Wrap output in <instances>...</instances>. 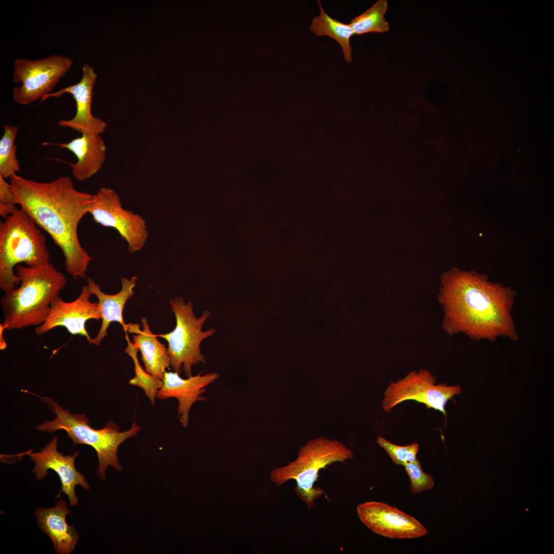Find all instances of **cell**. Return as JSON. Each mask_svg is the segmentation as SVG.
Segmentation results:
<instances>
[{
    "mask_svg": "<svg viewBox=\"0 0 554 554\" xmlns=\"http://www.w3.org/2000/svg\"><path fill=\"white\" fill-rule=\"evenodd\" d=\"M88 286H83L78 297L73 301L66 302L60 295L52 302L45 322L34 329L35 334L42 335L55 327H64L72 335L85 337L90 344L92 339L86 329L88 320L102 318L98 302H92Z\"/></svg>",
    "mask_w": 554,
    "mask_h": 554,
    "instance_id": "8fae6325",
    "label": "cell"
},
{
    "mask_svg": "<svg viewBox=\"0 0 554 554\" xmlns=\"http://www.w3.org/2000/svg\"><path fill=\"white\" fill-rule=\"evenodd\" d=\"M4 128V134L0 140V175L6 179L16 174L20 169L14 143L18 127L6 124Z\"/></svg>",
    "mask_w": 554,
    "mask_h": 554,
    "instance_id": "603a6c76",
    "label": "cell"
},
{
    "mask_svg": "<svg viewBox=\"0 0 554 554\" xmlns=\"http://www.w3.org/2000/svg\"><path fill=\"white\" fill-rule=\"evenodd\" d=\"M18 287L5 292L1 300L5 330L38 326L45 321L52 301L67 284L65 275L51 263L15 267Z\"/></svg>",
    "mask_w": 554,
    "mask_h": 554,
    "instance_id": "3957f363",
    "label": "cell"
},
{
    "mask_svg": "<svg viewBox=\"0 0 554 554\" xmlns=\"http://www.w3.org/2000/svg\"><path fill=\"white\" fill-rule=\"evenodd\" d=\"M136 276L130 279L122 277L121 280V289L117 293L108 294L104 293L99 284L93 280L87 279L88 288L91 294L95 295L98 300L102 313V323L96 337L92 339V344L100 345L102 341L107 336V330L112 322L119 323L127 330V324L123 319V310L127 301L133 295V288L137 281Z\"/></svg>",
    "mask_w": 554,
    "mask_h": 554,
    "instance_id": "ac0fdd59",
    "label": "cell"
},
{
    "mask_svg": "<svg viewBox=\"0 0 554 554\" xmlns=\"http://www.w3.org/2000/svg\"><path fill=\"white\" fill-rule=\"evenodd\" d=\"M0 222V288L5 292L19 285L15 267L24 263L35 266L50 263L45 235L21 208Z\"/></svg>",
    "mask_w": 554,
    "mask_h": 554,
    "instance_id": "5b68a950",
    "label": "cell"
},
{
    "mask_svg": "<svg viewBox=\"0 0 554 554\" xmlns=\"http://www.w3.org/2000/svg\"><path fill=\"white\" fill-rule=\"evenodd\" d=\"M57 441L58 438L54 437L39 451L34 452L32 449H30L19 455L28 454L31 460L35 463L32 471L37 481L47 476L49 469L55 471L62 483V490L58 497L62 492H64L68 496L69 506H76L78 499L76 496L75 487L80 485L85 490H88L90 486L85 476L77 471L75 467V459L79 455L78 451H76L73 455L65 456L57 451Z\"/></svg>",
    "mask_w": 554,
    "mask_h": 554,
    "instance_id": "4fadbf2b",
    "label": "cell"
},
{
    "mask_svg": "<svg viewBox=\"0 0 554 554\" xmlns=\"http://www.w3.org/2000/svg\"><path fill=\"white\" fill-rule=\"evenodd\" d=\"M88 213L94 222L116 229L132 253L142 250L148 239L147 223L140 215L123 208L116 191L102 187L94 194V201Z\"/></svg>",
    "mask_w": 554,
    "mask_h": 554,
    "instance_id": "30bf717a",
    "label": "cell"
},
{
    "mask_svg": "<svg viewBox=\"0 0 554 554\" xmlns=\"http://www.w3.org/2000/svg\"><path fill=\"white\" fill-rule=\"evenodd\" d=\"M377 442L397 465L404 466L407 463L413 462L417 460V454L419 448L418 443L406 446H399L381 437H378Z\"/></svg>",
    "mask_w": 554,
    "mask_h": 554,
    "instance_id": "cb8c5ba5",
    "label": "cell"
},
{
    "mask_svg": "<svg viewBox=\"0 0 554 554\" xmlns=\"http://www.w3.org/2000/svg\"><path fill=\"white\" fill-rule=\"evenodd\" d=\"M125 338L127 342V346L125 349V352L131 357L134 365L135 375L129 380V383L131 385L142 388L151 404L154 405L157 391L163 385V381L143 369L137 358L138 349L130 341L127 333V330H125Z\"/></svg>",
    "mask_w": 554,
    "mask_h": 554,
    "instance_id": "7402d4cb",
    "label": "cell"
},
{
    "mask_svg": "<svg viewBox=\"0 0 554 554\" xmlns=\"http://www.w3.org/2000/svg\"><path fill=\"white\" fill-rule=\"evenodd\" d=\"M23 391L40 398L49 405L52 412L56 415L52 421H45L38 425L36 429L49 433L63 429L74 445L83 444L92 446L96 451L98 460L97 474L103 480H106V470L109 466L118 471H122L117 456L118 448L125 440L136 436L142 429L135 421L128 430L123 432L120 431L118 425L112 421L103 428L95 429L89 425V420L85 414L70 413L51 397H43L28 390Z\"/></svg>",
    "mask_w": 554,
    "mask_h": 554,
    "instance_id": "277c9868",
    "label": "cell"
},
{
    "mask_svg": "<svg viewBox=\"0 0 554 554\" xmlns=\"http://www.w3.org/2000/svg\"><path fill=\"white\" fill-rule=\"evenodd\" d=\"M71 512L67 503L62 500L53 507H38L34 510L38 528L50 538L58 554H69L73 551L80 537L74 525L69 526L66 522V517Z\"/></svg>",
    "mask_w": 554,
    "mask_h": 554,
    "instance_id": "e0dca14e",
    "label": "cell"
},
{
    "mask_svg": "<svg viewBox=\"0 0 554 554\" xmlns=\"http://www.w3.org/2000/svg\"><path fill=\"white\" fill-rule=\"evenodd\" d=\"M387 8L386 0H379L363 13L353 18L349 24L354 35L387 31L389 24L384 17Z\"/></svg>",
    "mask_w": 554,
    "mask_h": 554,
    "instance_id": "44dd1931",
    "label": "cell"
},
{
    "mask_svg": "<svg viewBox=\"0 0 554 554\" xmlns=\"http://www.w3.org/2000/svg\"><path fill=\"white\" fill-rule=\"evenodd\" d=\"M43 144L67 149L76 156V163L56 160L69 165L73 175L79 181H86L97 173L106 161L107 147L100 134L86 132L68 143Z\"/></svg>",
    "mask_w": 554,
    "mask_h": 554,
    "instance_id": "2e32d148",
    "label": "cell"
},
{
    "mask_svg": "<svg viewBox=\"0 0 554 554\" xmlns=\"http://www.w3.org/2000/svg\"><path fill=\"white\" fill-rule=\"evenodd\" d=\"M82 71V78L78 83L48 93L41 98V102L49 97H60L65 93L71 94L76 103V114L71 120L61 119L58 125L73 129L81 134L87 132L101 134L108 124L93 116L91 112L93 90L97 74L88 63L83 65Z\"/></svg>",
    "mask_w": 554,
    "mask_h": 554,
    "instance_id": "5bb4252c",
    "label": "cell"
},
{
    "mask_svg": "<svg viewBox=\"0 0 554 554\" xmlns=\"http://www.w3.org/2000/svg\"><path fill=\"white\" fill-rule=\"evenodd\" d=\"M72 64L70 58L61 55L35 60L16 59L13 81L21 85L13 89L14 102L26 105L50 93Z\"/></svg>",
    "mask_w": 554,
    "mask_h": 554,
    "instance_id": "ba28073f",
    "label": "cell"
},
{
    "mask_svg": "<svg viewBox=\"0 0 554 554\" xmlns=\"http://www.w3.org/2000/svg\"><path fill=\"white\" fill-rule=\"evenodd\" d=\"M176 372H164L163 385L158 390L156 398L160 400L175 398L178 401L177 417L181 425L186 427L189 424V414L192 405L198 401L205 400L202 397L205 388L219 377L216 372L202 374L199 373L186 379L182 378Z\"/></svg>",
    "mask_w": 554,
    "mask_h": 554,
    "instance_id": "9a60e30c",
    "label": "cell"
},
{
    "mask_svg": "<svg viewBox=\"0 0 554 554\" xmlns=\"http://www.w3.org/2000/svg\"><path fill=\"white\" fill-rule=\"evenodd\" d=\"M361 521L380 536L391 539H414L424 536L428 530L414 517L383 502L369 501L357 507Z\"/></svg>",
    "mask_w": 554,
    "mask_h": 554,
    "instance_id": "7c38bea8",
    "label": "cell"
},
{
    "mask_svg": "<svg viewBox=\"0 0 554 554\" xmlns=\"http://www.w3.org/2000/svg\"><path fill=\"white\" fill-rule=\"evenodd\" d=\"M353 457L352 451L342 442L319 437L302 446L295 460L285 466L272 470L270 479L278 486L289 480H295L296 496L311 509L314 500L324 493L321 488L313 487L319 470L334 462H344Z\"/></svg>",
    "mask_w": 554,
    "mask_h": 554,
    "instance_id": "8992f818",
    "label": "cell"
},
{
    "mask_svg": "<svg viewBox=\"0 0 554 554\" xmlns=\"http://www.w3.org/2000/svg\"><path fill=\"white\" fill-rule=\"evenodd\" d=\"M436 382L435 377L427 370L410 371L403 378L388 385L384 394L382 408L388 413L400 403L414 400L446 416L445 407L447 402L460 394L461 388L459 385H436Z\"/></svg>",
    "mask_w": 554,
    "mask_h": 554,
    "instance_id": "9c48e42d",
    "label": "cell"
},
{
    "mask_svg": "<svg viewBox=\"0 0 554 554\" xmlns=\"http://www.w3.org/2000/svg\"><path fill=\"white\" fill-rule=\"evenodd\" d=\"M404 466L410 480L412 493L416 494L433 487L434 481L432 475L423 471L419 461L416 460L413 462L407 463Z\"/></svg>",
    "mask_w": 554,
    "mask_h": 554,
    "instance_id": "d4e9b609",
    "label": "cell"
},
{
    "mask_svg": "<svg viewBox=\"0 0 554 554\" xmlns=\"http://www.w3.org/2000/svg\"><path fill=\"white\" fill-rule=\"evenodd\" d=\"M16 205H4L0 204V215L4 219L13 214L17 208Z\"/></svg>",
    "mask_w": 554,
    "mask_h": 554,
    "instance_id": "4316f807",
    "label": "cell"
},
{
    "mask_svg": "<svg viewBox=\"0 0 554 554\" xmlns=\"http://www.w3.org/2000/svg\"><path fill=\"white\" fill-rule=\"evenodd\" d=\"M318 4L320 14L313 18L309 30L316 36H327L337 42L342 47L345 61L350 64L352 56L350 39L354 35L351 27L349 24L343 23L330 17L323 9L320 1H318Z\"/></svg>",
    "mask_w": 554,
    "mask_h": 554,
    "instance_id": "ffe728a7",
    "label": "cell"
},
{
    "mask_svg": "<svg viewBox=\"0 0 554 554\" xmlns=\"http://www.w3.org/2000/svg\"><path fill=\"white\" fill-rule=\"evenodd\" d=\"M171 309L176 319V325L171 332L156 334L165 339L168 344V352L170 358V367L173 371L181 374L183 370L188 378L192 375V368L206 361L201 350L202 342L212 337L216 332L214 328L203 331L202 328L211 312L203 311L197 318L190 302L185 303L184 299L177 296L170 300Z\"/></svg>",
    "mask_w": 554,
    "mask_h": 554,
    "instance_id": "52a82bcc",
    "label": "cell"
},
{
    "mask_svg": "<svg viewBox=\"0 0 554 554\" xmlns=\"http://www.w3.org/2000/svg\"><path fill=\"white\" fill-rule=\"evenodd\" d=\"M10 184L16 204L62 250L66 272L75 280L85 279L92 257L82 246L77 229L94 194L77 190L68 176L41 182L15 174Z\"/></svg>",
    "mask_w": 554,
    "mask_h": 554,
    "instance_id": "6da1fadb",
    "label": "cell"
},
{
    "mask_svg": "<svg viewBox=\"0 0 554 554\" xmlns=\"http://www.w3.org/2000/svg\"><path fill=\"white\" fill-rule=\"evenodd\" d=\"M0 204L16 205V199L11 185L0 175Z\"/></svg>",
    "mask_w": 554,
    "mask_h": 554,
    "instance_id": "484cf974",
    "label": "cell"
},
{
    "mask_svg": "<svg viewBox=\"0 0 554 554\" xmlns=\"http://www.w3.org/2000/svg\"><path fill=\"white\" fill-rule=\"evenodd\" d=\"M5 328H4L3 324H0V349L1 350H4L7 347V343L5 340L3 332Z\"/></svg>",
    "mask_w": 554,
    "mask_h": 554,
    "instance_id": "83f0119b",
    "label": "cell"
},
{
    "mask_svg": "<svg viewBox=\"0 0 554 554\" xmlns=\"http://www.w3.org/2000/svg\"><path fill=\"white\" fill-rule=\"evenodd\" d=\"M439 301L443 328L476 339L517 335L511 316L513 291L488 280L487 275L454 268L441 277Z\"/></svg>",
    "mask_w": 554,
    "mask_h": 554,
    "instance_id": "7a4b0ae2",
    "label": "cell"
},
{
    "mask_svg": "<svg viewBox=\"0 0 554 554\" xmlns=\"http://www.w3.org/2000/svg\"><path fill=\"white\" fill-rule=\"evenodd\" d=\"M143 330L137 324H127V330L135 333L132 337L134 346L140 350L145 370L156 378L163 380L166 369L170 367V358L166 345L161 343L150 329L147 319H141Z\"/></svg>",
    "mask_w": 554,
    "mask_h": 554,
    "instance_id": "d6986e66",
    "label": "cell"
}]
</instances>
